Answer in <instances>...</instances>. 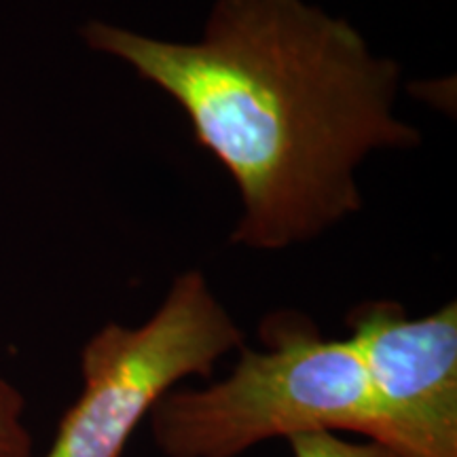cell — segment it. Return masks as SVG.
I'll list each match as a JSON object with an SVG mask.
<instances>
[{
    "instance_id": "cell-2",
    "label": "cell",
    "mask_w": 457,
    "mask_h": 457,
    "mask_svg": "<svg viewBox=\"0 0 457 457\" xmlns=\"http://www.w3.org/2000/svg\"><path fill=\"white\" fill-rule=\"evenodd\" d=\"M265 350L239 347L233 373L205 390L170 392L153 407V432L170 457H233L273 436L310 432L390 434L347 339H324L312 320L270 316Z\"/></svg>"
},
{
    "instance_id": "cell-4",
    "label": "cell",
    "mask_w": 457,
    "mask_h": 457,
    "mask_svg": "<svg viewBox=\"0 0 457 457\" xmlns=\"http://www.w3.org/2000/svg\"><path fill=\"white\" fill-rule=\"evenodd\" d=\"M345 322L390 449L457 457V303L409 318L398 303L367 301Z\"/></svg>"
},
{
    "instance_id": "cell-6",
    "label": "cell",
    "mask_w": 457,
    "mask_h": 457,
    "mask_svg": "<svg viewBox=\"0 0 457 457\" xmlns=\"http://www.w3.org/2000/svg\"><path fill=\"white\" fill-rule=\"evenodd\" d=\"M24 398L0 379V457H30L32 438L21 424Z\"/></svg>"
},
{
    "instance_id": "cell-1",
    "label": "cell",
    "mask_w": 457,
    "mask_h": 457,
    "mask_svg": "<svg viewBox=\"0 0 457 457\" xmlns=\"http://www.w3.org/2000/svg\"><path fill=\"white\" fill-rule=\"evenodd\" d=\"M94 51L168 94L236 182L231 244L284 250L362 208L358 168L421 145L398 117L403 68L307 0H214L197 41L89 21Z\"/></svg>"
},
{
    "instance_id": "cell-5",
    "label": "cell",
    "mask_w": 457,
    "mask_h": 457,
    "mask_svg": "<svg viewBox=\"0 0 457 457\" xmlns=\"http://www.w3.org/2000/svg\"><path fill=\"white\" fill-rule=\"evenodd\" d=\"M295 457H404L379 443H350L337 438L333 432H310L290 436Z\"/></svg>"
},
{
    "instance_id": "cell-3",
    "label": "cell",
    "mask_w": 457,
    "mask_h": 457,
    "mask_svg": "<svg viewBox=\"0 0 457 457\" xmlns=\"http://www.w3.org/2000/svg\"><path fill=\"white\" fill-rule=\"evenodd\" d=\"M242 330L199 270L174 279L162 307L138 328L106 324L85 345L83 392L57 428L47 457H121L125 443L170 387L208 377Z\"/></svg>"
}]
</instances>
